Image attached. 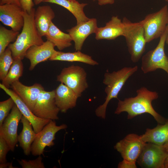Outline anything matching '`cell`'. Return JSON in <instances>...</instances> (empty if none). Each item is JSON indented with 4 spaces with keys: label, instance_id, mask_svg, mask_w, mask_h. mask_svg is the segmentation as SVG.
Returning <instances> with one entry per match:
<instances>
[{
    "label": "cell",
    "instance_id": "1",
    "mask_svg": "<svg viewBox=\"0 0 168 168\" xmlns=\"http://www.w3.org/2000/svg\"><path fill=\"white\" fill-rule=\"evenodd\" d=\"M137 95L134 97L126 98L124 100L118 99L114 114H119L123 112L128 113L127 119H131L144 113L152 115L158 124H164L166 119L155 111L152 105V101L159 97L155 91L149 90L143 86L136 91Z\"/></svg>",
    "mask_w": 168,
    "mask_h": 168
},
{
    "label": "cell",
    "instance_id": "2",
    "mask_svg": "<svg viewBox=\"0 0 168 168\" xmlns=\"http://www.w3.org/2000/svg\"><path fill=\"white\" fill-rule=\"evenodd\" d=\"M35 10L33 8L30 13L24 11V21L21 32L16 40L7 47L12 52L14 59L19 58L22 60L30 48L34 45H41L44 42L35 24Z\"/></svg>",
    "mask_w": 168,
    "mask_h": 168
},
{
    "label": "cell",
    "instance_id": "3",
    "mask_svg": "<svg viewBox=\"0 0 168 168\" xmlns=\"http://www.w3.org/2000/svg\"><path fill=\"white\" fill-rule=\"evenodd\" d=\"M138 70V66L124 67L117 71L110 73L105 72L104 75L103 83L106 85L105 91L106 94L104 102L95 110L97 116L105 119L107 105L113 98L118 99L119 92L128 79Z\"/></svg>",
    "mask_w": 168,
    "mask_h": 168
},
{
    "label": "cell",
    "instance_id": "4",
    "mask_svg": "<svg viewBox=\"0 0 168 168\" xmlns=\"http://www.w3.org/2000/svg\"><path fill=\"white\" fill-rule=\"evenodd\" d=\"M123 36L126 40L128 52L133 62H138L145 51L146 41L143 27L140 22H133L124 17Z\"/></svg>",
    "mask_w": 168,
    "mask_h": 168
},
{
    "label": "cell",
    "instance_id": "5",
    "mask_svg": "<svg viewBox=\"0 0 168 168\" xmlns=\"http://www.w3.org/2000/svg\"><path fill=\"white\" fill-rule=\"evenodd\" d=\"M146 143L141 135L135 133L129 134L117 142L114 148L123 159L118 168H137V160Z\"/></svg>",
    "mask_w": 168,
    "mask_h": 168
},
{
    "label": "cell",
    "instance_id": "6",
    "mask_svg": "<svg viewBox=\"0 0 168 168\" xmlns=\"http://www.w3.org/2000/svg\"><path fill=\"white\" fill-rule=\"evenodd\" d=\"M168 34V25L159 42L153 49L148 51L142 57L141 69L144 73L161 69L168 74V57L165 51V45Z\"/></svg>",
    "mask_w": 168,
    "mask_h": 168
},
{
    "label": "cell",
    "instance_id": "7",
    "mask_svg": "<svg viewBox=\"0 0 168 168\" xmlns=\"http://www.w3.org/2000/svg\"><path fill=\"white\" fill-rule=\"evenodd\" d=\"M139 22L143 27L147 43L160 38L168 24L167 5L157 12L147 14Z\"/></svg>",
    "mask_w": 168,
    "mask_h": 168
},
{
    "label": "cell",
    "instance_id": "8",
    "mask_svg": "<svg viewBox=\"0 0 168 168\" xmlns=\"http://www.w3.org/2000/svg\"><path fill=\"white\" fill-rule=\"evenodd\" d=\"M87 75L83 68L72 65L62 69L57 77V81L71 89L79 97L88 87Z\"/></svg>",
    "mask_w": 168,
    "mask_h": 168
},
{
    "label": "cell",
    "instance_id": "9",
    "mask_svg": "<svg viewBox=\"0 0 168 168\" xmlns=\"http://www.w3.org/2000/svg\"><path fill=\"white\" fill-rule=\"evenodd\" d=\"M167 152L163 145L146 142L137 162L143 168H165Z\"/></svg>",
    "mask_w": 168,
    "mask_h": 168
},
{
    "label": "cell",
    "instance_id": "10",
    "mask_svg": "<svg viewBox=\"0 0 168 168\" xmlns=\"http://www.w3.org/2000/svg\"><path fill=\"white\" fill-rule=\"evenodd\" d=\"M67 128L66 124H63L59 126L56 124L54 120L51 121L46 124L38 133L31 147V152L34 156L43 155L45 147H51L54 144L56 133L60 130L64 129Z\"/></svg>",
    "mask_w": 168,
    "mask_h": 168
},
{
    "label": "cell",
    "instance_id": "11",
    "mask_svg": "<svg viewBox=\"0 0 168 168\" xmlns=\"http://www.w3.org/2000/svg\"><path fill=\"white\" fill-rule=\"evenodd\" d=\"M55 90L42 91L39 94L33 112L37 117L52 120H57L60 111L55 102Z\"/></svg>",
    "mask_w": 168,
    "mask_h": 168
},
{
    "label": "cell",
    "instance_id": "12",
    "mask_svg": "<svg viewBox=\"0 0 168 168\" xmlns=\"http://www.w3.org/2000/svg\"><path fill=\"white\" fill-rule=\"evenodd\" d=\"M23 115L15 104L10 113L0 127V136L2 137L13 152L18 141L17 130L19 122Z\"/></svg>",
    "mask_w": 168,
    "mask_h": 168
},
{
    "label": "cell",
    "instance_id": "13",
    "mask_svg": "<svg viewBox=\"0 0 168 168\" xmlns=\"http://www.w3.org/2000/svg\"><path fill=\"white\" fill-rule=\"evenodd\" d=\"M24 10L18 5L6 4L0 5V21L12 30L19 31L24 24Z\"/></svg>",
    "mask_w": 168,
    "mask_h": 168
},
{
    "label": "cell",
    "instance_id": "14",
    "mask_svg": "<svg viewBox=\"0 0 168 168\" xmlns=\"http://www.w3.org/2000/svg\"><path fill=\"white\" fill-rule=\"evenodd\" d=\"M0 87L7 95L12 98L23 115L31 123L33 129L36 133H39L43 128L52 120L42 119L37 117L34 114L25 103L13 91L6 87L2 83L0 84Z\"/></svg>",
    "mask_w": 168,
    "mask_h": 168
},
{
    "label": "cell",
    "instance_id": "15",
    "mask_svg": "<svg viewBox=\"0 0 168 168\" xmlns=\"http://www.w3.org/2000/svg\"><path fill=\"white\" fill-rule=\"evenodd\" d=\"M98 27L97 19L91 18L67 30L74 43L76 51L82 50L86 39L90 35L95 33Z\"/></svg>",
    "mask_w": 168,
    "mask_h": 168
},
{
    "label": "cell",
    "instance_id": "16",
    "mask_svg": "<svg viewBox=\"0 0 168 168\" xmlns=\"http://www.w3.org/2000/svg\"><path fill=\"white\" fill-rule=\"evenodd\" d=\"M55 47L53 43L47 40L41 45L30 48L25 56L30 62L29 70L32 71L39 63L49 60L56 51Z\"/></svg>",
    "mask_w": 168,
    "mask_h": 168
},
{
    "label": "cell",
    "instance_id": "17",
    "mask_svg": "<svg viewBox=\"0 0 168 168\" xmlns=\"http://www.w3.org/2000/svg\"><path fill=\"white\" fill-rule=\"evenodd\" d=\"M10 87L32 112L40 93L44 90L40 84L35 83L29 86L23 84L19 80L13 83Z\"/></svg>",
    "mask_w": 168,
    "mask_h": 168
},
{
    "label": "cell",
    "instance_id": "18",
    "mask_svg": "<svg viewBox=\"0 0 168 168\" xmlns=\"http://www.w3.org/2000/svg\"><path fill=\"white\" fill-rule=\"evenodd\" d=\"M124 26L122 21L117 16H113L104 27H98L95 34L97 40H114L119 36H123Z\"/></svg>",
    "mask_w": 168,
    "mask_h": 168
},
{
    "label": "cell",
    "instance_id": "19",
    "mask_svg": "<svg viewBox=\"0 0 168 168\" xmlns=\"http://www.w3.org/2000/svg\"><path fill=\"white\" fill-rule=\"evenodd\" d=\"M55 90V104L61 112L76 106L79 97L72 90L61 83Z\"/></svg>",
    "mask_w": 168,
    "mask_h": 168
},
{
    "label": "cell",
    "instance_id": "20",
    "mask_svg": "<svg viewBox=\"0 0 168 168\" xmlns=\"http://www.w3.org/2000/svg\"><path fill=\"white\" fill-rule=\"evenodd\" d=\"M55 13L49 5L39 6L35 10L34 14L35 24L38 32L41 36L47 34Z\"/></svg>",
    "mask_w": 168,
    "mask_h": 168
},
{
    "label": "cell",
    "instance_id": "21",
    "mask_svg": "<svg viewBox=\"0 0 168 168\" xmlns=\"http://www.w3.org/2000/svg\"><path fill=\"white\" fill-rule=\"evenodd\" d=\"M146 142L163 145L168 142V119L164 124H158L153 128H147L144 134L141 135Z\"/></svg>",
    "mask_w": 168,
    "mask_h": 168
},
{
    "label": "cell",
    "instance_id": "22",
    "mask_svg": "<svg viewBox=\"0 0 168 168\" xmlns=\"http://www.w3.org/2000/svg\"><path fill=\"white\" fill-rule=\"evenodd\" d=\"M23 125L22 131L18 135V141L24 154L29 155L31 152V145L37 135L30 122L24 116L21 119Z\"/></svg>",
    "mask_w": 168,
    "mask_h": 168
},
{
    "label": "cell",
    "instance_id": "23",
    "mask_svg": "<svg viewBox=\"0 0 168 168\" xmlns=\"http://www.w3.org/2000/svg\"><path fill=\"white\" fill-rule=\"evenodd\" d=\"M74 52H64L56 51L49 59V60L68 62H80L92 66L97 65L98 63L91 56L82 53L80 50Z\"/></svg>",
    "mask_w": 168,
    "mask_h": 168
},
{
    "label": "cell",
    "instance_id": "24",
    "mask_svg": "<svg viewBox=\"0 0 168 168\" xmlns=\"http://www.w3.org/2000/svg\"><path fill=\"white\" fill-rule=\"evenodd\" d=\"M45 36L47 40L53 43L60 51L72 45V40L70 35L62 31L52 22Z\"/></svg>",
    "mask_w": 168,
    "mask_h": 168
},
{
    "label": "cell",
    "instance_id": "25",
    "mask_svg": "<svg viewBox=\"0 0 168 168\" xmlns=\"http://www.w3.org/2000/svg\"><path fill=\"white\" fill-rule=\"evenodd\" d=\"M46 2L58 4L67 9L76 18L77 24L87 21L90 19L84 12V8L87 3H80L76 0H49Z\"/></svg>",
    "mask_w": 168,
    "mask_h": 168
},
{
    "label": "cell",
    "instance_id": "26",
    "mask_svg": "<svg viewBox=\"0 0 168 168\" xmlns=\"http://www.w3.org/2000/svg\"><path fill=\"white\" fill-rule=\"evenodd\" d=\"M21 59L16 58L13 62L4 79L2 81V84L7 88L10 87L14 82L18 81L22 75L23 66Z\"/></svg>",
    "mask_w": 168,
    "mask_h": 168
},
{
    "label": "cell",
    "instance_id": "27",
    "mask_svg": "<svg viewBox=\"0 0 168 168\" xmlns=\"http://www.w3.org/2000/svg\"><path fill=\"white\" fill-rule=\"evenodd\" d=\"M19 34V31L8 30L3 26H0V55L5 51L11 42L16 40Z\"/></svg>",
    "mask_w": 168,
    "mask_h": 168
},
{
    "label": "cell",
    "instance_id": "28",
    "mask_svg": "<svg viewBox=\"0 0 168 168\" xmlns=\"http://www.w3.org/2000/svg\"><path fill=\"white\" fill-rule=\"evenodd\" d=\"M14 60L12 52L8 47L0 55V79L2 81L7 74Z\"/></svg>",
    "mask_w": 168,
    "mask_h": 168
},
{
    "label": "cell",
    "instance_id": "29",
    "mask_svg": "<svg viewBox=\"0 0 168 168\" xmlns=\"http://www.w3.org/2000/svg\"><path fill=\"white\" fill-rule=\"evenodd\" d=\"M15 104L13 100L11 97L7 100L0 102V127Z\"/></svg>",
    "mask_w": 168,
    "mask_h": 168
},
{
    "label": "cell",
    "instance_id": "30",
    "mask_svg": "<svg viewBox=\"0 0 168 168\" xmlns=\"http://www.w3.org/2000/svg\"><path fill=\"white\" fill-rule=\"evenodd\" d=\"M40 156L34 160L27 161L21 159L18 160V162L22 168H45L42 161V158Z\"/></svg>",
    "mask_w": 168,
    "mask_h": 168
},
{
    "label": "cell",
    "instance_id": "31",
    "mask_svg": "<svg viewBox=\"0 0 168 168\" xmlns=\"http://www.w3.org/2000/svg\"><path fill=\"white\" fill-rule=\"evenodd\" d=\"M11 150L10 147L5 140L0 136V163L7 162L6 156L7 152Z\"/></svg>",
    "mask_w": 168,
    "mask_h": 168
},
{
    "label": "cell",
    "instance_id": "32",
    "mask_svg": "<svg viewBox=\"0 0 168 168\" xmlns=\"http://www.w3.org/2000/svg\"><path fill=\"white\" fill-rule=\"evenodd\" d=\"M21 6L24 11L30 13L34 5L33 0H20Z\"/></svg>",
    "mask_w": 168,
    "mask_h": 168
},
{
    "label": "cell",
    "instance_id": "33",
    "mask_svg": "<svg viewBox=\"0 0 168 168\" xmlns=\"http://www.w3.org/2000/svg\"><path fill=\"white\" fill-rule=\"evenodd\" d=\"M0 5L6 4H12L21 6L20 0H0Z\"/></svg>",
    "mask_w": 168,
    "mask_h": 168
},
{
    "label": "cell",
    "instance_id": "34",
    "mask_svg": "<svg viewBox=\"0 0 168 168\" xmlns=\"http://www.w3.org/2000/svg\"><path fill=\"white\" fill-rule=\"evenodd\" d=\"M97 1L99 5L100 6L107 4H112L114 3V0H93Z\"/></svg>",
    "mask_w": 168,
    "mask_h": 168
},
{
    "label": "cell",
    "instance_id": "35",
    "mask_svg": "<svg viewBox=\"0 0 168 168\" xmlns=\"http://www.w3.org/2000/svg\"><path fill=\"white\" fill-rule=\"evenodd\" d=\"M167 152V156L165 162V168H168V142L163 145Z\"/></svg>",
    "mask_w": 168,
    "mask_h": 168
},
{
    "label": "cell",
    "instance_id": "36",
    "mask_svg": "<svg viewBox=\"0 0 168 168\" xmlns=\"http://www.w3.org/2000/svg\"><path fill=\"white\" fill-rule=\"evenodd\" d=\"M0 168H16V167H14L12 166V163L6 162L4 163H0Z\"/></svg>",
    "mask_w": 168,
    "mask_h": 168
},
{
    "label": "cell",
    "instance_id": "37",
    "mask_svg": "<svg viewBox=\"0 0 168 168\" xmlns=\"http://www.w3.org/2000/svg\"><path fill=\"white\" fill-rule=\"evenodd\" d=\"M49 0H33L34 3L35 5H38L42 2H45Z\"/></svg>",
    "mask_w": 168,
    "mask_h": 168
},
{
    "label": "cell",
    "instance_id": "38",
    "mask_svg": "<svg viewBox=\"0 0 168 168\" xmlns=\"http://www.w3.org/2000/svg\"><path fill=\"white\" fill-rule=\"evenodd\" d=\"M166 43L167 44H168V35H167V36L166 39Z\"/></svg>",
    "mask_w": 168,
    "mask_h": 168
},
{
    "label": "cell",
    "instance_id": "39",
    "mask_svg": "<svg viewBox=\"0 0 168 168\" xmlns=\"http://www.w3.org/2000/svg\"><path fill=\"white\" fill-rule=\"evenodd\" d=\"M166 2H168V0H165Z\"/></svg>",
    "mask_w": 168,
    "mask_h": 168
},
{
    "label": "cell",
    "instance_id": "40",
    "mask_svg": "<svg viewBox=\"0 0 168 168\" xmlns=\"http://www.w3.org/2000/svg\"><path fill=\"white\" fill-rule=\"evenodd\" d=\"M71 0V1H74V0Z\"/></svg>",
    "mask_w": 168,
    "mask_h": 168
}]
</instances>
